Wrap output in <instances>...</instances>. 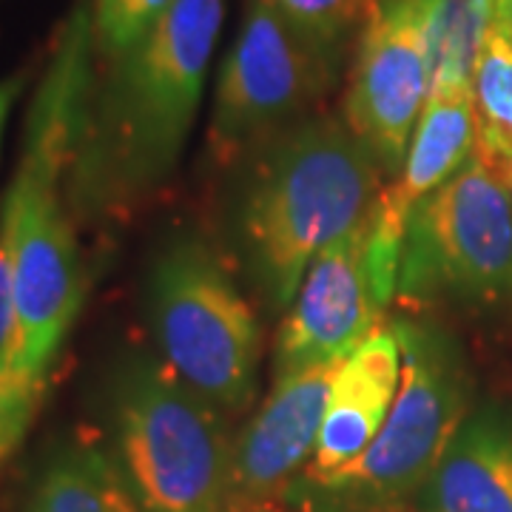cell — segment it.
Listing matches in <instances>:
<instances>
[{
    "label": "cell",
    "instance_id": "20",
    "mask_svg": "<svg viewBox=\"0 0 512 512\" xmlns=\"http://www.w3.org/2000/svg\"><path fill=\"white\" fill-rule=\"evenodd\" d=\"M501 6H504V12H507V18H510L512 26V0H501Z\"/></svg>",
    "mask_w": 512,
    "mask_h": 512
},
{
    "label": "cell",
    "instance_id": "15",
    "mask_svg": "<svg viewBox=\"0 0 512 512\" xmlns=\"http://www.w3.org/2000/svg\"><path fill=\"white\" fill-rule=\"evenodd\" d=\"M478 143L512 163V26L504 6L481 43L473 66Z\"/></svg>",
    "mask_w": 512,
    "mask_h": 512
},
{
    "label": "cell",
    "instance_id": "5",
    "mask_svg": "<svg viewBox=\"0 0 512 512\" xmlns=\"http://www.w3.org/2000/svg\"><path fill=\"white\" fill-rule=\"evenodd\" d=\"M148 319L163 362L220 413H242L256 390L259 325L228 268L197 237H174L148 276Z\"/></svg>",
    "mask_w": 512,
    "mask_h": 512
},
{
    "label": "cell",
    "instance_id": "13",
    "mask_svg": "<svg viewBox=\"0 0 512 512\" xmlns=\"http://www.w3.org/2000/svg\"><path fill=\"white\" fill-rule=\"evenodd\" d=\"M421 495L427 512H512L510 416H467Z\"/></svg>",
    "mask_w": 512,
    "mask_h": 512
},
{
    "label": "cell",
    "instance_id": "11",
    "mask_svg": "<svg viewBox=\"0 0 512 512\" xmlns=\"http://www.w3.org/2000/svg\"><path fill=\"white\" fill-rule=\"evenodd\" d=\"M342 362L333 359L276 376L268 399L234 441L231 510H254L276 495H288L293 476L311 461Z\"/></svg>",
    "mask_w": 512,
    "mask_h": 512
},
{
    "label": "cell",
    "instance_id": "1",
    "mask_svg": "<svg viewBox=\"0 0 512 512\" xmlns=\"http://www.w3.org/2000/svg\"><path fill=\"white\" fill-rule=\"evenodd\" d=\"M97 69L92 6L80 0L57 32L29 103L18 171L0 208V237L12 248L15 271V322L0 362L9 382L40 396L83 302L77 220L66 180L86 128Z\"/></svg>",
    "mask_w": 512,
    "mask_h": 512
},
{
    "label": "cell",
    "instance_id": "3",
    "mask_svg": "<svg viewBox=\"0 0 512 512\" xmlns=\"http://www.w3.org/2000/svg\"><path fill=\"white\" fill-rule=\"evenodd\" d=\"M225 202V239L245 282L285 313L311 262L365 225L384 171L348 123L308 117L237 160Z\"/></svg>",
    "mask_w": 512,
    "mask_h": 512
},
{
    "label": "cell",
    "instance_id": "12",
    "mask_svg": "<svg viewBox=\"0 0 512 512\" xmlns=\"http://www.w3.org/2000/svg\"><path fill=\"white\" fill-rule=\"evenodd\" d=\"M399 379L402 348L396 328L373 330L339 367L305 478L293 487H311L336 476L365 453L384 427L399 393Z\"/></svg>",
    "mask_w": 512,
    "mask_h": 512
},
{
    "label": "cell",
    "instance_id": "14",
    "mask_svg": "<svg viewBox=\"0 0 512 512\" xmlns=\"http://www.w3.org/2000/svg\"><path fill=\"white\" fill-rule=\"evenodd\" d=\"M26 512H146L103 444L72 439L40 467Z\"/></svg>",
    "mask_w": 512,
    "mask_h": 512
},
{
    "label": "cell",
    "instance_id": "16",
    "mask_svg": "<svg viewBox=\"0 0 512 512\" xmlns=\"http://www.w3.org/2000/svg\"><path fill=\"white\" fill-rule=\"evenodd\" d=\"M177 0H92V32L100 63L131 52Z\"/></svg>",
    "mask_w": 512,
    "mask_h": 512
},
{
    "label": "cell",
    "instance_id": "21",
    "mask_svg": "<svg viewBox=\"0 0 512 512\" xmlns=\"http://www.w3.org/2000/svg\"><path fill=\"white\" fill-rule=\"evenodd\" d=\"M0 390H3V362H0Z\"/></svg>",
    "mask_w": 512,
    "mask_h": 512
},
{
    "label": "cell",
    "instance_id": "8",
    "mask_svg": "<svg viewBox=\"0 0 512 512\" xmlns=\"http://www.w3.org/2000/svg\"><path fill=\"white\" fill-rule=\"evenodd\" d=\"M342 49L305 32L274 0H248L222 60L208 140L217 160H239L311 117L339 77Z\"/></svg>",
    "mask_w": 512,
    "mask_h": 512
},
{
    "label": "cell",
    "instance_id": "7",
    "mask_svg": "<svg viewBox=\"0 0 512 512\" xmlns=\"http://www.w3.org/2000/svg\"><path fill=\"white\" fill-rule=\"evenodd\" d=\"M512 288L510 163L476 143L470 160L413 208L396 293L404 302H481Z\"/></svg>",
    "mask_w": 512,
    "mask_h": 512
},
{
    "label": "cell",
    "instance_id": "18",
    "mask_svg": "<svg viewBox=\"0 0 512 512\" xmlns=\"http://www.w3.org/2000/svg\"><path fill=\"white\" fill-rule=\"evenodd\" d=\"M26 86V74H9L0 80V143H3V131H6V123H9V114L18 103L20 92Z\"/></svg>",
    "mask_w": 512,
    "mask_h": 512
},
{
    "label": "cell",
    "instance_id": "10",
    "mask_svg": "<svg viewBox=\"0 0 512 512\" xmlns=\"http://www.w3.org/2000/svg\"><path fill=\"white\" fill-rule=\"evenodd\" d=\"M370 268V220L316 256L279 325L274 379L345 359L379 330L384 313Z\"/></svg>",
    "mask_w": 512,
    "mask_h": 512
},
{
    "label": "cell",
    "instance_id": "9",
    "mask_svg": "<svg viewBox=\"0 0 512 512\" xmlns=\"http://www.w3.org/2000/svg\"><path fill=\"white\" fill-rule=\"evenodd\" d=\"M450 0H387L359 37L345 123L384 174L402 171L427 103Z\"/></svg>",
    "mask_w": 512,
    "mask_h": 512
},
{
    "label": "cell",
    "instance_id": "6",
    "mask_svg": "<svg viewBox=\"0 0 512 512\" xmlns=\"http://www.w3.org/2000/svg\"><path fill=\"white\" fill-rule=\"evenodd\" d=\"M402 348V379L376 441L350 467L311 487L316 501L376 507L424 490L444 450L470 416L473 382L458 342L447 330L396 322Z\"/></svg>",
    "mask_w": 512,
    "mask_h": 512
},
{
    "label": "cell",
    "instance_id": "4",
    "mask_svg": "<svg viewBox=\"0 0 512 512\" xmlns=\"http://www.w3.org/2000/svg\"><path fill=\"white\" fill-rule=\"evenodd\" d=\"M111 456L146 512H231L234 441L222 413L148 353L109 382Z\"/></svg>",
    "mask_w": 512,
    "mask_h": 512
},
{
    "label": "cell",
    "instance_id": "22",
    "mask_svg": "<svg viewBox=\"0 0 512 512\" xmlns=\"http://www.w3.org/2000/svg\"><path fill=\"white\" fill-rule=\"evenodd\" d=\"M510 183H512V163H510Z\"/></svg>",
    "mask_w": 512,
    "mask_h": 512
},
{
    "label": "cell",
    "instance_id": "2",
    "mask_svg": "<svg viewBox=\"0 0 512 512\" xmlns=\"http://www.w3.org/2000/svg\"><path fill=\"white\" fill-rule=\"evenodd\" d=\"M225 0H177L131 52L100 63L66 197L74 220L109 222L174 174L200 114Z\"/></svg>",
    "mask_w": 512,
    "mask_h": 512
},
{
    "label": "cell",
    "instance_id": "17",
    "mask_svg": "<svg viewBox=\"0 0 512 512\" xmlns=\"http://www.w3.org/2000/svg\"><path fill=\"white\" fill-rule=\"evenodd\" d=\"M276 6L299 23L305 32L325 40L336 49H345L353 35L362 37L365 23L359 18L353 0H274Z\"/></svg>",
    "mask_w": 512,
    "mask_h": 512
},
{
    "label": "cell",
    "instance_id": "19",
    "mask_svg": "<svg viewBox=\"0 0 512 512\" xmlns=\"http://www.w3.org/2000/svg\"><path fill=\"white\" fill-rule=\"evenodd\" d=\"M384 3H387V0H353V6H356V12H359L362 23H365V29H367V23L382 12Z\"/></svg>",
    "mask_w": 512,
    "mask_h": 512
}]
</instances>
